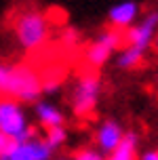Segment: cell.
I'll list each match as a JSON object with an SVG mask.
<instances>
[{
    "instance_id": "obj_1",
    "label": "cell",
    "mask_w": 158,
    "mask_h": 160,
    "mask_svg": "<svg viewBox=\"0 0 158 160\" xmlns=\"http://www.w3.org/2000/svg\"><path fill=\"white\" fill-rule=\"evenodd\" d=\"M48 28H51V23H48L47 15H42L36 8H28V11L17 13L15 21H13L17 42L28 51L47 44L48 36H51Z\"/></svg>"
},
{
    "instance_id": "obj_2",
    "label": "cell",
    "mask_w": 158,
    "mask_h": 160,
    "mask_svg": "<svg viewBox=\"0 0 158 160\" xmlns=\"http://www.w3.org/2000/svg\"><path fill=\"white\" fill-rule=\"evenodd\" d=\"M42 93V78L30 65H13V84H11V99L13 101H36Z\"/></svg>"
},
{
    "instance_id": "obj_3",
    "label": "cell",
    "mask_w": 158,
    "mask_h": 160,
    "mask_svg": "<svg viewBox=\"0 0 158 160\" xmlns=\"http://www.w3.org/2000/svg\"><path fill=\"white\" fill-rule=\"evenodd\" d=\"M97 99H99V78L97 74H84L82 78L76 82V87L72 91V108H74V114L80 116V118H87L91 116L97 105Z\"/></svg>"
},
{
    "instance_id": "obj_4",
    "label": "cell",
    "mask_w": 158,
    "mask_h": 160,
    "mask_svg": "<svg viewBox=\"0 0 158 160\" xmlns=\"http://www.w3.org/2000/svg\"><path fill=\"white\" fill-rule=\"evenodd\" d=\"M28 122L21 105L13 99H0V133L19 139L25 133Z\"/></svg>"
},
{
    "instance_id": "obj_5",
    "label": "cell",
    "mask_w": 158,
    "mask_h": 160,
    "mask_svg": "<svg viewBox=\"0 0 158 160\" xmlns=\"http://www.w3.org/2000/svg\"><path fill=\"white\" fill-rule=\"evenodd\" d=\"M158 25V13H150L139 25H135L131 30H126V44L137 51H145L154 40V30Z\"/></svg>"
},
{
    "instance_id": "obj_6",
    "label": "cell",
    "mask_w": 158,
    "mask_h": 160,
    "mask_svg": "<svg viewBox=\"0 0 158 160\" xmlns=\"http://www.w3.org/2000/svg\"><path fill=\"white\" fill-rule=\"evenodd\" d=\"M122 137H125V133H122V128H120L118 122L108 120V122H103V124H101L99 133H97V143H99V148H101L103 152L112 154L120 145Z\"/></svg>"
},
{
    "instance_id": "obj_7",
    "label": "cell",
    "mask_w": 158,
    "mask_h": 160,
    "mask_svg": "<svg viewBox=\"0 0 158 160\" xmlns=\"http://www.w3.org/2000/svg\"><path fill=\"white\" fill-rule=\"evenodd\" d=\"M137 11H139V7H137L135 2H120V4H116V7L110 11V23L114 25V28H122V30H125L126 25L133 23Z\"/></svg>"
},
{
    "instance_id": "obj_8",
    "label": "cell",
    "mask_w": 158,
    "mask_h": 160,
    "mask_svg": "<svg viewBox=\"0 0 158 160\" xmlns=\"http://www.w3.org/2000/svg\"><path fill=\"white\" fill-rule=\"evenodd\" d=\"M36 116H38L40 124L44 128H53V127H61L63 124V114L57 110L55 105L47 103V101L36 103Z\"/></svg>"
},
{
    "instance_id": "obj_9",
    "label": "cell",
    "mask_w": 158,
    "mask_h": 160,
    "mask_svg": "<svg viewBox=\"0 0 158 160\" xmlns=\"http://www.w3.org/2000/svg\"><path fill=\"white\" fill-rule=\"evenodd\" d=\"M135 145H137V135L135 133H126L122 137L120 145L110 154L108 160H135Z\"/></svg>"
},
{
    "instance_id": "obj_10",
    "label": "cell",
    "mask_w": 158,
    "mask_h": 160,
    "mask_svg": "<svg viewBox=\"0 0 158 160\" xmlns=\"http://www.w3.org/2000/svg\"><path fill=\"white\" fill-rule=\"evenodd\" d=\"M110 55H112V51L105 44H101L99 40L97 42H93L91 47L87 48V53H84V57H87V63L93 68V70H97V68H101L108 59H110Z\"/></svg>"
},
{
    "instance_id": "obj_11",
    "label": "cell",
    "mask_w": 158,
    "mask_h": 160,
    "mask_svg": "<svg viewBox=\"0 0 158 160\" xmlns=\"http://www.w3.org/2000/svg\"><path fill=\"white\" fill-rule=\"evenodd\" d=\"M97 40H99L101 44H105L110 51H116V48H120L122 44H126V32L122 28H114V25H112L108 30H103L101 36Z\"/></svg>"
},
{
    "instance_id": "obj_12",
    "label": "cell",
    "mask_w": 158,
    "mask_h": 160,
    "mask_svg": "<svg viewBox=\"0 0 158 160\" xmlns=\"http://www.w3.org/2000/svg\"><path fill=\"white\" fill-rule=\"evenodd\" d=\"M116 63H118V68H122V70H135V68L143 65V53L137 51V48L129 47L126 51H122V55L116 59Z\"/></svg>"
},
{
    "instance_id": "obj_13",
    "label": "cell",
    "mask_w": 158,
    "mask_h": 160,
    "mask_svg": "<svg viewBox=\"0 0 158 160\" xmlns=\"http://www.w3.org/2000/svg\"><path fill=\"white\" fill-rule=\"evenodd\" d=\"M11 84H13V65L0 59V99H11Z\"/></svg>"
},
{
    "instance_id": "obj_14",
    "label": "cell",
    "mask_w": 158,
    "mask_h": 160,
    "mask_svg": "<svg viewBox=\"0 0 158 160\" xmlns=\"http://www.w3.org/2000/svg\"><path fill=\"white\" fill-rule=\"evenodd\" d=\"M48 143V148L51 150H59L63 145V141H65V128L63 127H53L47 131V139H44Z\"/></svg>"
},
{
    "instance_id": "obj_15",
    "label": "cell",
    "mask_w": 158,
    "mask_h": 160,
    "mask_svg": "<svg viewBox=\"0 0 158 160\" xmlns=\"http://www.w3.org/2000/svg\"><path fill=\"white\" fill-rule=\"evenodd\" d=\"M17 145H19V143H17V139L4 135V133H0V156H11V154L15 152Z\"/></svg>"
},
{
    "instance_id": "obj_16",
    "label": "cell",
    "mask_w": 158,
    "mask_h": 160,
    "mask_svg": "<svg viewBox=\"0 0 158 160\" xmlns=\"http://www.w3.org/2000/svg\"><path fill=\"white\" fill-rule=\"evenodd\" d=\"M11 160H34V154H32V148H30V141L28 143H19L15 148V152L8 156Z\"/></svg>"
},
{
    "instance_id": "obj_17",
    "label": "cell",
    "mask_w": 158,
    "mask_h": 160,
    "mask_svg": "<svg viewBox=\"0 0 158 160\" xmlns=\"http://www.w3.org/2000/svg\"><path fill=\"white\" fill-rule=\"evenodd\" d=\"M61 42L65 47H76V44H80V32L76 28H65L63 34H61Z\"/></svg>"
},
{
    "instance_id": "obj_18",
    "label": "cell",
    "mask_w": 158,
    "mask_h": 160,
    "mask_svg": "<svg viewBox=\"0 0 158 160\" xmlns=\"http://www.w3.org/2000/svg\"><path fill=\"white\" fill-rule=\"evenodd\" d=\"M74 160H103V158H101V154L97 152V150L87 148V150H80V152L74 154Z\"/></svg>"
},
{
    "instance_id": "obj_19",
    "label": "cell",
    "mask_w": 158,
    "mask_h": 160,
    "mask_svg": "<svg viewBox=\"0 0 158 160\" xmlns=\"http://www.w3.org/2000/svg\"><path fill=\"white\" fill-rule=\"evenodd\" d=\"M47 19H48V23L61 25L63 21H65V13H63L61 8H51V11L47 13Z\"/></svg>"
},
{
    "instance_id": "obj_20",
    "label": "cell",
    "mask_w": 158,
    "mask_h": 160,
    "mask_svg": "<svg viewBox=\"0 0 158 160\" xmlns=\"http://www.w3.org/2000/svg\"><path fill=\"white\" fill-rule=\"evenodd\" d=\"M141 160H158V152H148V154H143Z\"/></svg>"
},
{
    "instance_id": "obj_21",
    "label": "cell",
    "mask_w": 158,
    "mask_h": 160,
    "mask_svg": "<svg viewBox=\"0 0 158 160\" xmlns=\"http://www.w3.org/2000/svg\"><path fill=\"white\" fill-rule=\"evenodd\" d=\"M152 47H154V51H156V53H158V34H156V36H154V40H152Z\"/></svg>"
},
{
    "instance_id": "obj_22",
    "label": "cell",
    "mask_w": 158,
    "mask_h": 160,
    "mask_svg": "<svg viewBox=\"0 0 158 160\" xmlns=\"http://www.w3.org/2000/svg\"><path fill=\"white\" fill-rule=\"evenodd\" d=\"M0 160H11V158H8V156H0Z\"/></svg>"
},
{
    "instance_id": "obj_23",
    "label": "cell",
    "mask_w": 158,
    "mask_h": 160,
    "mask_svg": "<svg viewBox=\"0 0 158 160\" xmlns=\"http://www.w3.org/2000/svg\"><path fill=\"white\" fill-rule=\"evenodd\" d=\"M61 160H63V158H61Z\"/></svg>"
}]
</instances>
